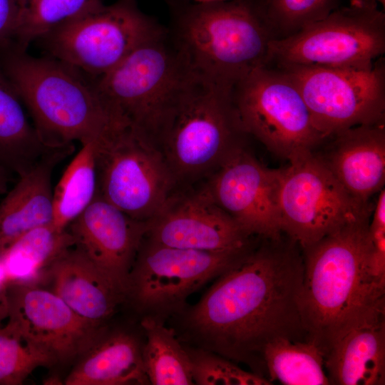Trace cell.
I'll use <instances>...</instances> for the list:
<instances>
[{
    "label": "cell",
    "mask_w": 385,
    "mask_h": 385,
    "mask_svg": "<svg viewBox=\"0 0 385 385\" xmlns=\"http://www.w3.org/2000/svg\"><path fill=\"white\" fill-rule=\"evenodd\" d=\"M96 140L81 144L53 188L52 225L60 231L66 230L96 197Z\"/></svg>",
    "instance_id": "obj_27"
},
{
    "label": "cell",
    "mask_w": 385,
    "mask_h": 385,
    "mask_svg": "<svg viewBox=\"0 0 385 385\" xmlns=\"http://www.w3.org/2000/svg\"><path fill=\"white\" fill-rule=\"evenodd\" d=\"M371 212L302 248L300 312L307 339L324 354L345 327L385 307V284L370 266L368 229Z\"/></svg>",
    "instance_id": "obj_2"
},
{
    "label": "cell",
    "mask_w": 385,
    "mask_h": 385,
    "mask_svg": "<svg viewBox=\"0 0 385 385\" xmlns=\"http://www.w3.org/2000/svg\"><path fill=\"white\" fill-rule=\"evenodd\" d=\"M97 192L130 217L153 219L179 188L161 150L115 120L96 140Z\"/></svg>",
    "instance_id": "obj_7"
},
{
    "label": "cell",
    "mask_w": 385,
    "mask_h": 385,
    "mask_svg": "<svg viewBox=\"0 0 385 385\" xmlns=\"http://www.w3.org/2000/svg\"><path fill=\"white\" fill-rule=\"evenodd\" d=\"M232 98L245 133L278 157L289 161L325 140L298 88L279 68L253 70L233 86Z\"/></svg>",
    "instance_id": "obj_9"
},
{
    "label": "cell",
    "mask_w": 385,
    "mask_h": 385,
    "mask_svg": "<svg viewBox=\"0 0 385 385\" xmlns=\"http://www.w3.org/2000/svg\"><path fill=\"white\" fill-rule=\"evenodd\" d=\"M197 2H212V1H226V0H193Z\"/></svg>",
    "instance_id": "obj_37"
},
{
    "label": "cell",
    "mask_w": 385,
    "mask_h": 385,
    "mask_svg": "<svg viewBox=\"0 0 385 385\" xmlns=\"http://www.w3.org/2000/svg\"><path fill=\"white\" fill-rule=\"evenodd\" d=\"M385 52V15L378 5L352 0L270 44L268 65L362 67Z\"/></svg>",
    "instance_id": "obj_8"
},
{
    "label": "cell",
    "mask_w": 385,
    "mask_h": 385,
    "mask_svg": "<svg viewBox=\"0 0 385 385\" xmlns=\"http://www.w3.org/2000/svg\"><path fill=\"white\" fill-rule=\"evenodd\" d=\"M26 111L0 68V165L19 176L45 155L58 150L49 148L43 143Z\"/></svg>",
    "instance_id": "obj_23"
},
{
    "label": "cell",
    "mask_w": 385,
    "mask_h": 385,
    "mask_svg": "<svg viewBox=\"0 0 385 385\" xmlns=\"http://www.w3.org/2000/svg\"><path fill=\"white\" fill-rule=\"evenodd\" d=\"M0 68L49 148H73L75 141L96 140L114 120L94 78L61 61L11 48L0 53Z\"/></svg>",
    "instance_id": "obj_4"
},
{
    "label": "cell",
    "mask_w": 385,
    "mask_h": 385,
    "mask_svg": "<svg viewBox=\"0 0 385 385\" xmlns=\"http://www.w3.org/2000/svg\"><path fill=\"white\" fill-rule=\"evenodd\" d=\"M14 47L28 46L59 26L102 8L103 0H17Z\"/></svg>",
    "instance_id": "obj_28"
},
{
    "label": "cell",
    "mask_w": 385,
    "mask_h": 385,
    "mask_svg": "<svg viewBox=\"0 0 385 385\" xmlns=\"http://www.w3.org/2000/svg\"><path fill=\"white\" fill-rule=\"evenodd\" d=\"M283 169L261 164L245 145L237 148L206 180L215 203L250 236L282 237L280 192Z\"/></svg>",
    "instance_id": "obj_14"
},
{
    "label": "cell",
    "mask_w": 385,
    "mask_h": 385,
    "mask_svg": "<svg viewBox=\"0 0 385 385\" xmlns=\"http://www.w3.org/2000/svg\"><path fill=\"white\" fill-rule=\"evenodd\" d=\"M361 1L375 4L378 6H379V4H380L381 5H383V7H384V4H385V0H361Z\"/></svg>",
    "instance_id": "obj_36"
},
{
    "label": "cell",
    "mask_w": 385,
    "mask_h": 385,
    "mask_svg": "<svg viewBox=\"0 0 385 385\" xmlns=\"http://www.w3.org/2000/svg\"><path fill=\"white\" fill-rule=\"evenodd\" d=\"M73 245L67 229L60 231L52 223L30 230L0 256L9 282L38 284L52 262Z\"/></svg>",
    "instance_id": "obj_24"
},
{
    "label": "cell",
    "mask_w": 385,
    "mask_h": 385,
    "mask_svg": "<svg viewBox=\"0 0 385 385\" xmlns=\"http://www.w3.org/2000/svg\"><path fill=\"white\" fill-rule=\"evenodd\" d=\"M232 88L190 71L158 144L179 187L207 179L245 145Z\"/></svg>",
    "instance_id": "obj_5"
},
{
    "label": "cell",
    "mask_w": 385,
    "mask_h": 385,
    "mask_svg": "<svg viewBox=\"0 0 385 385\" xmlns=\"http://www.w3.org/2000/svg\"><path fill=\"white\" fill-rule=\"evenodd\" d=\"M277 68L295 84L325 140L356 126L384 123L383 57L362 67Z\"/></svg>",
    "instance_id": "obj_11"
},
{
    "label": "cell",
    "mask_w": 385,
    "mask_h": 385,
    "mask_svg": "<svg viewBox=\"0 0 385 385\" xmlns=\"http://www.w3.org/2000/svg\"><path fill=\"white\" fill-rule=\"evenodd\" d=\"M190 74L165 26L94 82L111 115L158 146Z\"/></svg>",
    "instance_id": "obj_6"
},
{
    "label": "cell",
    "mask_w": 385,
    "mask_h": 385,
    "mask_svg": "<svg viewBox=\"0 0 385 385\" xmlns=\"http://www.w3.org/2000/svg\"><path fill=\"white\" fill-rule=\"evenodd\" d=\"M51 365L50 358L24 337L14 321L8 319L0 327V385H20L36 369Z\"/></svg>",
    "instance_id": "obj_29"
},
{
    "label": "cell",
    "mask_w": 385,
    "mask_h": 385,
    "mask_svg": "<svg viewBox=\"0 0 385 385\" xmlns=\"http://www.w3.org/2000/svg\"><path fill=\"white\" fill-rule=\"evenodd\" d=\"M141 327L146 336L142 356L149 383L153 385L195 384L190 354L177 339L173 330L153 315L144 317Z\"/></svg>",
    "instance_id": "obj_26"
},
{
    "label": "cell",
    "mask_w": 385,
    "mask_h": 385,
    "mask_svg": "<svg viewBox=\"0 0 385 385\" xmlns=\"http://www.w3.org/2000/svg\"><path fill=\"white\" fill-rule=\"evenodd\" d=\"M370 266L377 281L385 284V190L383 188L372 209L369 229Z\"/></svg>",
    "instance_id": "obj_32"
},
{
    "label": "cell",
    "mask_w": 385,
    "mask_h": 385,
    "mask_svg": "<svg viewBox=\"0 0 385 385\" xmlns=\"http://www.w3.org/2000/svg\"><path fill=\"white\" fill-rule=\"evenodd\" d=\"M11 173L4 167L0 165V193L5 192L7 190Z\"/></svg>",
    "instance_id": "obj_35"
},
{
    "label": "cell",
    "mask_w": 385,
    "mask_h": 385,
    "mask_svg": "<svg viewBox=\"0 0 385 385\" xmlns=\"http://www.w3.org/2000/svg\"><path fill=\"white\" fill-rule=\"evenodd\" d=\"M81 317L106 324L125 294L74 246L63 252L38 282Z\"/></svg>",
    "instance_id": "obj_19"
},
{
    "label": "cell",
    "mask_w": 385,
    "mask_h": 385,
    "mask_svg": "<svg viewBox=\"0 0 385 385\" xmlns=\"http://www.w3.org/2000/svg\"><path fill=\"white\" fill-rule=\"evenodd\" d=\"M9 319L53 364L76 361L107 328L76 313L37 284L9 283Z\"/></svg>",
    "instance_id": "obj_15"
},
{
    "label": "cell",
    "mask_w": 385,
    "mask_h": 385,
    "mask_svg": "<svg viewBox=\"0 0 385 385\" xmlns=\"http://www.w3.org/2000/svg\"><path fill=\"white\" fill-rule=\"evenodd\" d=\"M330 384H385V307L342 329L324 352Z\"/></svg>",
    "instance_id": "obj_18"
},
{
    "label": "cell",
    "mask_w": 385,
    "mask_h": 385,
    "mask_svg": "<svg viewBox=\"0 0 385 385\" xmlns=\"http://www.w3.org/2000/svg\"><path fill=\"white\" fill-rule=\"evenodd\" d=\"M250 237L215 203L204 185L195 190L178 188L147 222L145 235L161 245L209 252L246 249Z\"/></svg>",
    "instance_id": "obj_16"
},
{
    "label": "cell",
    "mask_w": 385,
    "mask_h": 385,
    "mask_svg": "<svg viewBox=\"0 0 385 385\" xmlns=\"http://www.w3.org/2000/svg\"><path fill=\"white\" fill-rule=\"evenodd\" d=\"M18 14L17 0H0V53L14 46Z\"/></svg>",
    "instance_id": "obj_33"
},
{
    "label": "cell",
    "mask_w": 385,
    "mask_h": 385,
    "mask_svg": "<svg viewBox=\"0 0 385 385\" xmlns=\"http://www.w3.org/2000/svg\"><path fill=\"white\" fill-rule=\"evenodd\" d=\"M138 338L108 327L75 361L63 381L66 385L149 384Z\"/></svg>",
    "instance_id": "obj_22"
},
{
    "label": "cell",
    "mask_w": 385,
    "mask_h": 385,
    "mask_svg": "<svg viewBox=\"0 0 385 385\" xmlns=\"http://www.w3.org/2000/svg\"><path fill=\"white\" fill-rule=\"evenodd\" d=\"M164 27L142 11L135 0H116L59 26L36 41L46 56L98 78Z\"/></svg>",
    "instance_id": "obj_10"
},
{
    "label": "cell",
    "mask_w": 385,
    "mask_h": 385,
    "mask_svg": "<svg viewBox=\"0 0 385 385\" xmlns=\"http://www.w3.org/2000/svg\"><path fill=\"white\" fill-rule=\"evenodd\" d=\"M192 378L198 385H270L272 383L256 373L246 371L219 354L208 350H188Z\"/></svg>",
    "instance_id": "obj_31"
},
{
    "label": "cell",
    "mask_w": 385,
    "mask_h": 385,
    "mask_svg": "<svg viewBox=\"0 0 385 385\" xmlns=\"http://www.w3.org/2000/svg\"><path fill=\"white\" fill-rule=\"evenodd\" d=\"M329 138L326 153L316 155L349 194L369 203L385 182L384 123L356 126Z\"/></svg>",
    "instance_id": "obj_20"
},
{
    "label": "cell",
    "mask_w": 385,
    "mask_h": 385,
    "mask_svg": "<svg viewBox=\"0 0 385 385\" xmlns=\"http://www.w3.org/2000/svg\"><path fill=\"white\" fill-rule=\"evenodd\" d=\"M250 247L209 252L167 246L144 237L128 276L126 300L149 313L180 311L191 294L219 276Z\"/></svg>",
    "instance_id": "obj_13"
},
{
    "label": "cell",
    "mask_w": 385,
    "mask_h": 385,
    "mask_svg": "<svg viewBox=\"0 0 385 385\" xmlns=\"http://www.w3.org/2000/svg\"><path fill=\"white\" fill-rule=\"evenodd\" d=\"M169 34L190 71L233 87L268 65L275 38L261 1L163 0Z\"/></svg>",
    "instance_id": "obj_3"
},
{
    "label": "cell",
    "mask_w": 385,
    "mask_h": 385,
    "mask_svg": "<svg viewBox=\"0 0 385 385\" xmlns=\"http://www.w3.org/2000/svg\"><path fill=\"white\" fill-rule=\"evenodd\" d=\"M334 0H262L275 38L287 36L333 10Z\"/></svg>",
    "instance_id": "obj_30"
},
{
    "label": "cell",
    "mask_w": 385,
    "mask_h": 385,
    "mask_svg": "<svg viewBox=\"0 0 385 385\" xmlns=\"http://www.w3.org/2000/svg\"><path fill=\"white\" fill-rule=\"evenodd\" d=\"M264 240L216 277L185 320L206 350L265 371L262 354L268 343L307 337L299 307L300 246L289 237Z\"/></svg>",
    "instance_id": "obj_1"
},
{
    "label": "cell",
    "mask_w": 385,
    "mask_h": 385,
    "mask_svg": "<svg viewBox=\"0 0 385 385\" xmlns=\"http://www.w3.org/2000/svg\"><path fill=\"white\" fill-rule=\"evenodd\" d=\"M73 149L53 151L19 176L0 203V256L30 230L52 223L51 177L56 165Z\"/></svg>",
    "instance_id": "obj_21"
},
{
    "label": "cell",
    "mask_w": 385,
    "mask_h": 385,
    "mask_svg": "<svg viewBox=\"0 0 385 385\" xmlns=\"http://www.w3.org/2000/svg\"><path fill=\"white\" fill-rule=\"evenodd\" d=\"M9 280L0 257V327L9 315V302L8 296Z\"/></svg>",
    "instance_id": "obj_34"
},
{
    "label": "cell",
    "mask_w": 385,
    "mask_h": 385,
    "mask_svg": "<svg viewBox=\"0 0 385 385\" xmlns=\"http://www.w3.org/2000/svg\"><path fill=\"white\" fill-rule=\"evenodd\" d=\"M269 380L285 385H329L324 354L312 340L278 338L268 343L262 354Z\"/></svg>",
    "instance_id": "obj_25"
},
{
    "label": "cell",
    "mask_w": 385,
    "mask_h": 385,
    "mask_svg": "<svg viewBox=\"0 0 385 385\" xmlns=\"http://www.w3.org/2000/svg\"><path fill=\"white\" fill-rule=\"evenodd\" d=\"M289 163L283 168L281 229L301 249L372 212L369 203L345 190L314 151Z\"/></svg>",
    "instance_id": "obj_12"
},
{
    "label": "cell",
    "mask_w": 385,
    "mask_h": 385,
    "mask_svg": "<svg viewBox=\"0 0 385 385\" xmlns=\"http://www.w3.org/2000/svg\"><path fill=\"white\" fill-rule=\"evenodd\" d=\"M74 247L125 295L147 222L134 219L97 194L68 225Z\"/></svg>",
    "instance_id": "obj_17"
}]
</instances>
